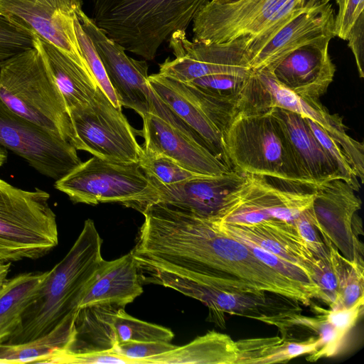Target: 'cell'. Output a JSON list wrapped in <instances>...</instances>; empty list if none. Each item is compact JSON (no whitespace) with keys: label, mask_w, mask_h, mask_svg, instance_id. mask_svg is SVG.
Wrapping results in <instances>:
<instances>
[{"label":"cell","mask_w":364,"mask_h":364,"mask_svg":"<svg viewBox=\"0 0 364 364\" xmlns=\"http://www.w3.org/2000/svg\"><path fill=\"white\" fill-rule=\"evenodd\" d=\"M143 215L132 250L141 267L165 269L229 291L271 293L305 306L320 299L314 290L264 264L209 220L161 203L150 205Z\"/></svg>","instance_id":"1"},{"label":"cell","mask_w":364,"mask_h":364,"mask_svg":"<svg viewBox=\"0 0 364 364\" xmlns=\"http://www.w3.org/2000/svg\"><path fill=\"white\" fill-rule=\"evenodd\" d=\"M102 244L93 220H86L73 245L49 270L44 285L5 343H21L44 336L78 311L86 290L106 262Z\"/></svg>","instance_id":"2"},{"label":"cell","mask_w":364,"mask_h":364,"mask_svg":"<svg viewBox=\"0 0 364 364\" xmlns=\"http://www.w3.org/2000/svg\"><path fill=\"white\" fill-rule=\"evenodd\" d=\"M211 0H92V20L125 51L153 60Z\"/></svg>","instance_id":"3"},{"label":"cell","mask_w":364,"mask_h":364,"mask_svg":"<svg viewBox=\"0 0 364 364\" xmlns=\"http://www.w3.org/2000/svg\"><path fill=\"white\" fill-rule=\"evenodd\" d=\"M223 145L228 166L236 171L306 186L282 124L270 109L237 112L223 132Z\"/></svg>","instance_id":"4"},{"label":"cell","mask_w":364,"mask_h":364,"mask_svg":"<svg viewBox=\"0 0 364 364\" xmlns=\"http://www.w3.org/2000/svg\"><path fill=\"white\" fill-rule=\"evenodd\" d=\"M0 100L16 114L70 141L65 103L36 47L0 65Z\"/></svg>","instance_id":"5"},{"label":"cell","mask_w":364,"mask_h":364,"mask_svg":"<svg viewBox=\"0 0 364 364\" xmlns=\"http://www.w3.org/2000/svg\"><path fill=\"white\" fill-rule=\"evenodd\" d=\"M50 194L24 190L0 178V262L36 259L58 244Z\"/></svg>","instance_id":"6"},{"label":"cell","mask_w":364,"mask_h":364,"mask_svg":"<svg viewBox=\"0 0 364 364\" xmlns=\"http://www.w3.org/2000/svg\"><path fill=\"white\" fill-rule=\"evenodd\" d=\"M308 0H211L193 21V41L220 43L250 36L248 52L262 45Z\"/></svg>","instance_id":"7"},{"label":"cell","mask_w":364,"mask_h":364,"mask_svg":"<svg viewBox=\"0 0 364 364\" xmlns=\"http://www.w3.org/2000/svg\"><path fill=\"white\" fill-rule=\"evenodd\" d=\"M236 112H260L271 108L287 109L320 126L341 146L361 183L364 179V145L347 133L343 118L331 114L319 100L304 98L289 90L267 69L252 70L236 103Z\"/></svg>","instance_id":"8"},{"label":"cell","mask_w":364,"mask_h":364,"mask_svg":"<svg viewBox=\"0 0 364 364\" xmlns=\"http://www.w3.org/2000/svg\"><path fill=\"white\" fill-rule=\"evenodd\" d=\"M54 186L75 203H119L138 211L156 193L138 163L114 162L96 156L81 162L55 181Z\"/></svg>","instance_id":"9"},{"label":"cell","mask_w":364,"mask_h":364,"mask_svg":"<svg viewBox=\"0 0 364 364\" xmlns=\"http://www.w3.org/2000/svg\"><path fill=\"white\" fill-rule=\"evenodd\" d=\"M68 112L73 132L70 143L77 150L109 161L138 163L142 153L136 138L139 131L99 86L88 102Z\"/></svg>","instance_id":"10"},{"label":"cell","mask_w":364,"mask_h":364,"mask_svg":"<svg viewBox=\"0 0 364 364\" xmlns=\"http://www.w3.org/2000/svg\"><path fill=\"white\" fill-rule=\"evenodd\" d=\"M294 185L288 188L271 181L270 178L246 175L245 182L228 198L218 217L211 221L235 225H252L269 219L293 223L311 207L315 190Z\"/></svg>","instance_id":"11"},{"label":"cell","mask_w":364,"mask_h":364,"mask_svg":"<svg viewBox=\"0 0 364 364\" xmlns=\"http://www.w3.org/2000/svg\"><path fill=\"white\" fill-rule=\"evenodd\" d=\"M0 146L21 158L38 173L55 181L81 164L67 140L10 110L0 100Z\"/></svg>","instance_id":"12"},{"label":"cell","mask_w":364,"mask_h":364,"mask_svg":"<svg viewBox=\"0 0 364 364\" xmlns=\"http://www.w3.org/2000/svg\"><path fill=\"white\" fill-rule=\"evenodd\" d=\"M250 36L220 43L204 44L190 41L186 31L178 30L168 38L175 58L159 65V73L182 82L214 74L248 76L252 72L247 50Z\"/></svg>","instance_id":"13"},{"label":"cell","mask_w":364,"mask_h":364,"mask_svg":"<svg viewBox=\"0 0 364 364\" xmlns=\"http://www.w3.org/2000/svg\"><path fill=\"white\" fill-rule=\"evenodd\" d=\"M77 16L96 48L121 106L134 109L141 117L153 113L161 99L149 84L146 60L129 57L124 49L101 31L82 9Z\"/></svg>","instance_id":"14"},{"label":"cell","mask_w":364,"mask_h":364,"mask_svg":"<svg viewBox=\"0 0 364 364\" xmlns=\"http://www.w3.org/2000/svg\"><path fill=\"white\" fill-rule=\"evenodd\" d=\"M82 5V0H0V15L18 21L87 67L74 26V18Z\"/></svg>","instance_id":"15"},{"label":"cell","mask_w":364,"mask_h":364,"mask_svg":"<svg viewBox=\"0 0 364 364\" xmlns=\"http://www.w3.org/2000/svg\"><path fill=\"white\" fill-rule=\"evenodd\" d=\"M332 4L308 0L306 6L289 18L262 44L248 53L252 70H272L287 54L307 44L336 37Z\"/></svg>","instance_id":"16"},{"label":"cell","mask_w":364,"mask_h":364,"mask_svg":"<svg viewBox=\"0 0 364 364\" xmlns=\"http://www.w3.org/2000/svg\"><path fill=\"white\" fill-rule=\"evenodd\" d=\"M139 272L141 282L171 288L204 304L209 309L208 320L220 327L225 325L224 313L255 319L270 313L265 295L223 290L165 269L139 267Z\"/></svg>","instance_id":"17"},{"label":"cell","mask_w":364,"mask_h":364,"mask_svg":"<svg viewBox=\"0 0 364 364\" xmlns=\"http://www.w3.org/2000/svg\"><path fill=\"white\" fill-rule=\"evenodd\" d=\"M155 195L140 209L161 203L209 220H215L230 195L246 181V174L233 169L214 176H203L183 182L164 185L149 179Z\"/></svg>","instance_id":"18"},{"label":"cell","mask_w":364,"mask_h":364,"mask_svg":"<svg viewBox=\"0 0 364 364\" xmlns=\"http://www.w3.org/2000/svg\"><path fill=\"white\" fill-rule=\"evenodd\" d=\"M141 118L143 127L139 134L144 139L143 149L165 155L203 176H218L232 169L205 146L159 117L146 113Z\"/></svg>","instance_id":"19"},{"label":"cell","mask_w":364,"mask_h":364,"mask_svg":"<svg viewBox=\"0 0 364 364\" xmlns=\"http://www.w3.org/2000/svg\"><path fill=\"white\" fill-rule=\"evenodd\" d=\"M330 41L307 44L287 54L271 70L275 79L301 97L319 100L336 73L328 53Z\"/></svg>","instance_id":"20"},{"label":"cell","mask_w":364,"mask_h":364,"mask_svg":"<svg viewBox=\"0 0 364 364\" xmlns=\"http://www.w3.org/2000/svg\"><path fill=\"white\" fill-rule=\"evenodd\" d=\"M212 222L219 230L241 242L260 247L296 264L313 281L316 257L299 234L294 223L279 219H269L252 225Z\"/></svg>","instance_id":"21"},{"label":"cell","mask_w":364,"mask_h":364,"mask_svg":"<svg viewBox=\"0 0 364 364\" xmlns=\"http://www.w3.org/2000/svg\"><path fill=\"white\" fill-rule=\"evenodd\" d=\"M289 140L304 183L313 188L333 179H342L336 164L316 138L305 117L282 108L270 109Z\"/></svg>","instance_id":"22"},{"label":"cell","mask_w":364,"mask_h":364,"mask_svg":"<svg viewBox=\"0 0 364 364\" xmlns=\"http://www.w3.org/2000/svg\"><path fill=\"white\" fill-rule=\"evenodd\" d=\"M142 292L138 266L130 252L118 259L105 262L86 290L79 309L102 303L125 307Z\"/></svg>","instance_id":"23"},{"label":"cell","mask_w":364,"mask_h":364,"mask_svg":"<svg viewBox=\"0 0 364 364\" xmlns=\"http://www.w3.org/2000/svg\"><path fill=\"white\" fill-rule=\"evenodd\" d=\"M34 47L40 52L57 85L67 110L88 102L98 87L89 68L35 35Z\"/></svg>","instance_id":"24"},{"label":"cell","mask_w":364,"mask_h":364,"mask_svg":"<svg viewBox=\"0 0 364 364\" xmlns=\"http://www.w3.org/2000/svg\"><path fill=\"white\" fill-rule=\"evenodd\" d=\"M148 82L171 111L200 138L215 156L228 166L222 134L202 110L177 88L172 79L158 73L149 75Z\"/></svg>","instance_id":"25"},{"label":"cell","mask_w":364,"mask_h":364,"mask_svg":"<svg viewBox=\"0 0 364 364\" xmlns=\"http://www.w3.org/2000/svg\"><path fill=\"white\" fill-rule=\"evenodd\" d=\"M355 191L341 179L331 180L316 188L312 209L318 228L325 235L341 230L354 236L352 225L361 206Z\"/></svg>","instance_id":"26"},{"label":"cell","mask_w":364,"mask_h":364,"mask_svg":"<svg viewBox=\"0 0 364 364\" xmlns=\"http://www.w3.org/2000/svg\"><path fill=\"white\" fill-rule=\"evenodd\" d=\"M124 306L96 304L80 308L75 319V336L67 352H110L117 344L113 326L118 310Z\"/></svg>","instance_id":"27"},{"label":"cell","mask_w":364,"mask_h":364,"mask_svg":"<svg viewBox=\"0 0 364 364\" xmlns=\"http://www.w3.org/2000/svg\"><path fill=\"white\" fill-rule=\"evenodd\" d=\"M77 311L44 336L21 343L0 344V363H50L73 343Z\"/></svg>","instance_id":"28"},{"label":"cell","mask_w":364,"mask_h":364,"mask_svg":"<svg viewBox=\"0 0 364 364\" xmlns=\"http://www.w3.org/2000/svg\"><path fill=\"white\" fill-rule=\"evenodd\" d=\"M48 274L49 271L19 274L0 288V344L5 343L18 328Z\"/></svg>","instance_id":"29"},{"label":"cell","mask_w":364,"mask_h":364,"mask_svg":"<svg viewBox=\"0 0 364 364\" xmlns=\"http://www.w3.org/2000/svg\"><path fill=\"white\" fill-rule=\"evenodd\" d=\"M237 357L236 341L228 335L212 331L148 361L149 364H235Z\"/></svg>","instance_id":"30"},{"label":"cell","mask_w":364,"mask_h":364,"mask_svg":"<svg viewBox=\"0 0 364 364\" xmlns=\"http://www.w3.org/2000/svg\"><path fill=\"white\" fill-rule=\"evenodd\" d=\"M257 320L276 326L280 332L292 326L303 327L313 331L320 338L321 346L316 353L307 356L306 360L311 362L335 355L340 350L346 336L318 314H316V317H309L291 311L278 312L263 314Z\"/></svg>","instance_id":"31"},{"label":"cell","mask_w":364,"mask_h":364,"mask_svg":"<svg viewBox=\"0 0 364 364\" xmlns=\"http://www.w3.org/2000/svg\"><path fill=\"white\" fill-rule=\"evenodd\" d=\"M322 237L329 250L330 262L338 285L337 297L330 309L337 310L350 308L363 299V263L341 255L325 234H322Z\"/></svg>","instance_id":"32"},{"label":"cell","mask_w":364,"mask_h":364,"mask_svg":"<svg viewBox=\"0 0 364 364\" xmlns=\"http://www.w3.org/2000/svg\"><path fill=\"white\" fill-rule=\"evenodd\" d=\"M113 326L117 344L127 341L171 342L174 338L169 328L134 318L124 308L115 314Z\"/></svg>","instance_id":"33"},{"label":"cell","mask_w":364,"mask_h":364,"mask_svg":"<svg viewBox=\"0 0 364 364\" xmlns=\"http://www.w3.org/2000/svg\"><path fill=\"white\" fill-rule=\"evenodd\" d=\"M139 167L151 180L164 185L175 184L203 176L184 168L171 158L142 148Z\"/></svg>","instance_id":"34"},{"label":"cell","mask_w":364,"mask_h":364,"mask_svg":"<svg viewBox=\"0 0 364 364\" xmlns=\"http://www.w3.org/2000/svg\"><path fill=\"white\" fill-rule=\"evenodd\" d=\"M172 80L177 88L202 110L223 136L236 113L235 105L208 95L189 83Z\"/></svg>","instance_id":"35"},{"label":"cell","mask_w":364,"mask_h":364,"mask_svg":"<svg viewBox=\"0 0 364 364\" xmlns=\"http://www.w3.org/2000/svg\"><path fill=\"white\" fill-rule=\"evenodd\" d=\"M74 26L80 53L97 85L115 107L122 108L96 48L83 29L77 16L74 18Z\"/></svg>","instance_id":"36"},{"label":"cell","mask_w":364,"mask_h":364,"mask_svg":"<svg viewBox=\"0 0 364 364\" xmlns=\"http://www.w3.org/2000/svg\"><path fill=\"white\" fill-rule=\"evenodd\" d=\"M35 34L18 21L0 15V65L34 47Z\"/></svg>","instance_id":"37"},{"label":"cell","mask_w":364,"mask_h":364,"mask_svg":"<svg viewBox=\"0 0 364 364\" xmlns=\"http://www.w3.org/2000/svg\"><path fill=\"white\" fill-rule=\"evenodd\" d=\"M248 76L230 74H214L188 82L203 92L235 105Z\"/></svg>","instance_id":"38"},{"label":"cell","mask_w":364,"mask_h":364,"mask_svg":"<svg viewBox=\"0 0 364 364\" xmlns=\"http://www.w3.org/2000/svg\"><path fill=\"white\" fill-rule=\"evenodd\" d=\"M305 119L316 138L336 164L343 181L358 191L360 188L358 178L341 146L320 126L308 118Z\"/></svg>","instance_id":"39"},{"label":"cell","mask_w":364,"mask_h":364,"mask_svg":"<svg viewBox=\"0 0 364 364\" xmlns=\"http://www.w3.org/2000/svg\"><path fill=\"white\" fill-rule=\"evenodd\" d=\"M293 223L314 256L329 259V250L317 227L312 205L303 210Z\"/></svg>","instance_id":"40"},{"label":"cell","mask_w":364,"mask_h":364,"mask_svg":"<svg viewBox=\"0 0 364 364\" xmlns=\"http://www.w3.org/2000/svg\"><path fill=\"white\" fill-rule=\"evenodd\" d=\"M171 342L127 341L117 344L110 351L120 356L136 360L139 364H149V360L174 349Z\"/></svg>","instance_id":"41"},{"label":"cell","mask_w":364,"mask_h":364,"mask_svg":"<svg viewBox=\"0 0 364 364\" xmlns=\"http://www.w3.org/2000/svg\"><path fill=\"white\" fill-rule=\"evenodd\" d=\"M313 281L318 287L323 300L329 307L337 297L336 277L329 259L316 258L313 267Z\"/></svg>","instance_id":"42"},{"label":"cell","mask_w":364,"mask_h":364,"mask_svg":"<svg viewBox=\"0 0 364 364\" xmlns=\"http://www.w3.org/2000/svg\"><path fill=\"white\" fill-rule=\"evenodd\" d=\"M50 363L71 364H139L112 352H90L73 353L65 351L53 359Z\"/></svg>","instance_id":"43"},{"label":"cell","mask_w":364,"mask_h":364,"mask_svg":"<svg viewBox=\"0 0 364 364\" xmlns=\"http://www.w3.org/2000/svg\"><path fill=\"white\" fill-rule=\"evenodd\" d=\"M363 299H361L350 308L337 310L331 309L328 310L314 306V311L316 314L321 315L338 331L347 335L363 313Z\"/></svg>","instance_id":"44"},{"label":"cell","mask_w":364,"mask_h":364,"mask_svg":"<svg viewBox=\"0 0 364 364\" xmlns=\"http://www.w3.org/2000/svg\"><path fill=\"white\" fill-rule=\"evenodd\" d=\"M338 6V11L334 21L335 36L346 40L351 28L364 12V0H342Z\"/></svg>","instance_id":"45"},{"label":"cell","mask_w":364,"mask_h":364,"mask_svg":"<svg viewBox=\"0 0 364 364\" xmlns=\"http://www.w3.org/2000/svg\"><path fill=\"white\" fill-rule=\"evenodd\" d=\"M354 55L360 77H364V12L351 28L346 40Z\"/></svg>","instance_id":"46"},{"label":"cell","mask_w":364,"mask_h":364,"mask_svg":"<svg viewBox=\"0 0 364 364\" xmlns=\"http://www.w3.org/2000/svg\"><path fill=\"white\" fill-rule=\"evenodd\" d=\"M11 262H0V288L7 280V276L11 267Z\"/></svg>","instance_id":"47"},{"label":"cell","mask_w":364,"mask_h":364,"mask_svg":"<svg viewBox=\"0 0 364 364\" xmlns=\"http://www.w3.org/2000/svg\"><path fill=\"white\" fill-rule=\"evenodd\" d=\"M7 159V152L0 146V167L2 166Z\"/></svg>","instance_id":"48"},{"label":"cell","mask_w":364,"mask_h":364,"mask_svg":"<svg viewBox=\"0 0 364 364\" xmlns=\"http://www.w3.org/2000/svg\"><path fill=\"white\" fill-rule=\"evenodd\" d=\"M314 2L317 4H327L329 3L331 0H313ZM336 4H338L342 0H335Z\"/></svg>","instance_id":"49"},{"label":"cell","mask_w":364,"mask_h":364,"mask_svg":"<svg viewBox=\"0 0 364 364\" xmlns=\"http://www.w3.org/2000/svg\"><path fill=\"white\" fill-rule=\"evenodd\" d=\"M215 1H220V2H231V1H236V0H215Z\"/></svg>","instance_id":"50"}]
</instances>
